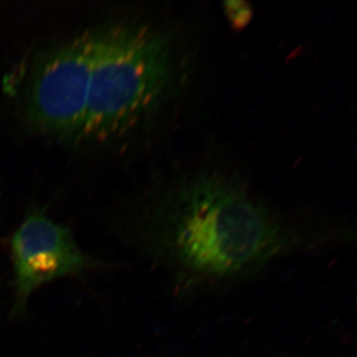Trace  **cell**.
<instances>
[{
	"instance_id": "6da1fadb",
	"label": "cell",
	"mask_w": 357,
	"mask_h": 357,
	"mask_svg": "<svg viewBox=\"0 0 357 357\" xmlns=\"http://www.w3.org/2000/svg\"><path fill=\"white\" fill-rule=\"evenodd\" d=\"M140 255L192 286L253 278L272 263L351 238L280 213L237 178L204 169L159 190L128 234Z\"/></svg>"
},
{
	"instance_id": "7a4b0ae2",
	"label": "cell",
	"mask_w": 357,
	"mask_h": 357,
	"mask_svg": "<svg viewBox=\"0 0 357 357\" xmlns=\"http://www.w3.org/2000/svg\"><path fill=\"white\" fill-rule=\"evenodd\" d=\"M189 77L178 35L126 22L96 33L82 136L105 140L131 130L177 100Z\"/></svg>"
},
{
	"instance_id": "3957f363",
	"label": "cell",
	"mask_w": 357,
	"mask_h": 357,
	"mask_svg": "<svg viewBox=\"0 0 357 357\" xmlns=\"http://www.w3.org/2000/svg\"><path fill=\"white\" fill-rule=\"evenodd\" d=\"M96 33H86L49 52L32 73L26 115L49 135H82L88 107Z\"/></svg>"
},
{
	"instance_id": "277c9868",
	"label": "cell",
	"mask_w": 357,
	"mask_h": 357,
	"mask_svg": "<svg viewBox=\"0 0 357 357\" xmlns=\"http://www.w3.org/2000/svg\"><path fill=\"white\" fill-rule=\"evenodd\" d=\"M10 251L14 316L22 314L33 294L46 284L82 274L93 264L69 229L41 213H32L18 227Z\"/></svg>"
},
{
	"instance_id": "5b68a950",
	"label": "cell",
	"mask_w": 357,
	"mask_h": 357,
	"mask_svg": "<svg viewBox=\"0 0 357 357\" xmlns=\"http://www.w3.org/2000/svg\"><path fill=\"white\" fill-rule=\"evenodd\" d=\"M227 7H225L227 15L229 16L232 24L245 25L251 17L250 8L246 7L244 2H227Z\"/></svg>"
}]
</instances>
